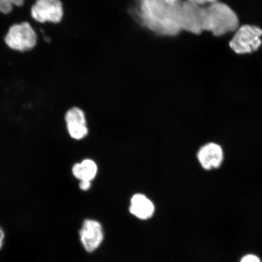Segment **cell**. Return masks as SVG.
Segmentation results:
<instances>
[{"mask_svg":"<svg viewBox=\"0 0 262 262\" xmlns=\"http://www.w3.org/2000/svg\"><path fill=\"white\" fill-rule=\"evenodd\" d=\"M202 31H209L215 36L235 32L239 28L238 16L229 6L219 2L202 7Z\"/></svg>","mask_w":262,"mask_h":262,"instance_id":"6da1fadb","label":"cell"},{"mask_svg":"<svg viewBox=\"0 0 262 262\" xmlns=\"http://www.w3.org/2000/svg\"><path fill=\"white\" fill-rule=\"evenodd\" d=\"M261 35L262 30L257 26H242L235 31L229 47L238 54L252 53L260 48Z\"/></svg>","mask_w":262,"mask_h":262,"instance_id":"7a4b0ae2","label":"cell"},{"mask_svg":"<svg viewBox=\"0 0 262 262\" xmlns=\"http://www.w3.org/2000/svg\"><path fill=\"white\" fill-rule=\"evenodd\" d=\"M37 40V35L28 22L12 26L5 37L6 43L9 48L21 52L34 48Z\"/></svg>","mask_w":262,"mask_h":262,"instance_id":"3957f363","label":"cell"},{"mask_svg":"<svg viewBox=\"0 0 262 262\" xmlns=\"http://www.w3.org/2000/svg\"><path fill=\"white\" fill-rule=\"evenodd\" d=\"M31 15L40 23L58 24L63 18V6L60 0H37L32 7Z\"/></svg>","mask_w":262,"mask_h":262,"instance_id":"277c9868","label":"cell"},{"mask_svg":"<svg viewBox=\"0 0 262 262\" xmlns=\"http://www.w3.org/2000/svg\"><path fill=\"white\" fill-rule=\"evenodd\" d=\"M64 119L68 133L72 138L80 140L87 136L88 128L86 116L79 107H73L69 110Z\"/></svg>","mask_w":262,"mask_h":262,"instance_id":"5b68a950","label":"cell"},{"mask_svg":"<svg viewBox=\"0 0 262 262\" xmlns=\"http://www.w3.org/2000/svg\"><path fill=\"white\" fill-rule=\"evenodd\" d=\"M82 244L88 252H93L99 247L103 239L102 227L96 221L87 219L80 231Z\"/></svg>","mask_w":262,"mask_h":262,"instance_id":"8992f818","label":"cell"},{"mask_svg":"<svg viewBox=\"0 0 262 262\" xmlns=\"http://www.w3.org/2000/svg\"><path fill=\"white\" fill-rule=\"evenodd\" d=\"M202 6L191 2H183L181 27L185 30L199 34L203 31L201 23Z\"/></svg>","mask_w":262,"mask_h":262,"instance_id":"52a82bcc","label":"cell"},{"mask_svg":"<svg viewBox=\"0 0 262 262\" xmlns=\"http://www.w3.org/2000/svg\"><path fill=\"white\" fill-rule=\"evenodd\" d=\"M196 156L202 168L207 171L219 168L224 159L222 147L215 143H208L201 147Z\"/></svg>","mask_w":262,"mask_h":262,"instance_id":"ba28073f","label":"cell"},{"mask_svg":"<svg viewBox=\"0 0 262 262\" xmlns=\"http://www.w3.org/2000/svg\"><path fill=\"white\" fill-rule=\"evenodd\" d=\"M129 211L136 217L146 220L152 217L155 206L146 195L137 194L133 195L130 200Z\"/></svg>","mask_w":262,"mask_h":262,"instance_id":"9c48e42d","label":"cell"},{"mask_svg":"<svg viewBox=\"0 0 262 262\" xmlns=\"http://www.w3.org/2000/svg\"><path fill=\"white\" fill-rule=\"evenodd\" d=\"M98 168L96 163L91 159H85L81 163L75 164L72 169L73 176L78 180L91 182L97 173Z\"/></svg>","mask_w":262,"mask_h":262,"instance_id":"30bf717a","label":"cell"},{"mask_svg":"<svg viewBox=\"0 0 262 262\" xmlns=\"http://www.w3.org/2000/svg\"><path fill=\"white\" fill-rule=\"evenodd\" d=\"M25 0H0V12L9 14L12 11L13 6H22Z\"/></svg>","mask_w":262,"mask_h":262,"instance_id":"8fae6325","label":"cell"},{"mask_svg":"<svg viewBox=\"0 0 262 262\" xmlns=\"http://www.w3.org/2000/svg\"><path fill=\"white\" fill-rule=\"evenodd\" d=\"M240 262H261L260 258L256 255L248 254L242 257Z\"/></svg>","mask_w":262,"mask_h":262,"instance_id":"7c38bea8","label":"cell"},{"mask_svg":"<svg viewBox=\"0 0 262 262\" xmlns=\"http://www.w3.org/2000/svg\"><path fill=\"white\" fill-rule=\"evenodd\" d=\"M186 1L202 6L206 5H211L212 3L219 2V0H186Z\"/></svg>","mask_w":262,"mask_h":262,"instance_id":"4fadbf2b","label":"cell"},{"mask_svg":"<svg viewBox=\"0 0 262 262\" xmlns=\"http://www.w3.org/2000/svg\"><path fill=\"white\" fill-rule=\"evenodd\" d=\"M80 188L83 191H87L91 186V182L87 181V180H82L80 183Z\"/></svg>","mask_w":262,"mask_h":262,"instance_id":"5bb4252c","label":"cell"},{"mask_svg":"<svg viewBox=\"0 0 262 262\" xmlns=\"http://www.w3.org/2000/svg\"><path fill=\"white\" fill-rule=\"evenodd\" d=\"M5 238V232L3 231V229L0 228V250H1L3 245V242H4Z\"/></svg>","mask_w":262,"mask_h":262,"instance_id":"9a60e30c","label":"cell"}]
</instances>
